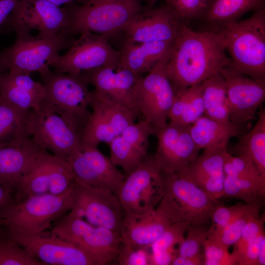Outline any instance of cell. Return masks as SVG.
<instances>
[{
  "label": "cell",
  "mask_w": 265,
  "mask_h": 265,
  "mask_svg": "<svg viewBox=\"0 0 265 265\" xmlns=\"http://www.w3.org/2000/svg\"><path fill=\"white\" fill-rule=\"evenodd\" d=\"M29 111L22 112L0 103V148L16 145L29 137L27 130Z\"/></svg>",
  "instance_id": "836d02e7"
},
{
  "label": "cell",
  "mask_w": 265,
  "mask_h": 265,
  "mask_svg": "<svg viewBox=\"0 0 265 265\" xmlns=\"http://www.w3.org/2000/svg\"><path fill=\"white\" fill-rule=\"evenodd\" d=\"M45 91L41 107L57 113L82 133L90 116L95 98L90 84L82 73L73 75L52 72L40 74Z\"/></svg>",
  "instance_id": "3957f363"
},
{
  "label": "cell",
  "mask_w": 265,
  "mask_h": 265,
  "mask_svg": "<svg viewBox=\"0 0 265 265\" xmlns=\"http://www.w3.org/2000/svg\"><path fill=\"white\" fill-rule=\"evenodd\" d=\"M172 265H204V256L201 253L183 257L177 256L172 261Z\"/></svg>",
  "instance_id": "c3c4849f"
},
{
  "label": "cell",
  "mask_w": 265,
  "mask_h": 265,
  "mask_svg": "<svg viewBox=\"0 0 265 265\" xmlns=\"http://www.w3.org/2000/svg\"><path fill=\"white\" fill-rule=\"evenodd\" d=\"M73 203V183L61 194L35 195L16 203L0 219V225L11 232L38 234L45 231L54 220L70 211Z\"/></svg>",
  "instance_id": "5b68a950"
},
{
  "label": "cell",
  "mask_w": 265,
  "mask_h": 265,
  "mask_svg": "<svg viewBox=\"0 0 265 265\" xmlns=\"http://www.w3.org/2000/svg\"><path fill=\"white\" fill-rule=\"evenodd\" d=\"M74 181V172L66 159L41 149L15 192V203L35 195L61 194Z\"/></svg>",
  "instance_id": "30bf717a"
},
{
  "label": "cell",
  "mask_w": 265,
  "mask_h": 265,
  "mask_svg": "<svg viewBox=\"0 0 265 265\" xmlns=\"http://www.w3.org/2000/svg\"><path fill=\"white\" fill-rule=\"evenodd\" d=\"M215 32L223 37L233 67L238 72L265 83V10L249 18L226 23Z\"/></svg>",
  "instance_id": "7a4b0ae2"
},
{
  "label": "cell",
  "mask_w": 265,
  "mask_h": 265,
  "mask_svg": "<svg viewBox=\"0 0 265 265\" xmlns=\"http://www.w3.org/2000/svg\"><path fill=\"white\" fill-rule=\"evenodd\" d=\"M264 240L265 234L263 231L247 245L239 257L237 265H257L258 255Z\"/></svg>",
  "instance_id": "bcb514c9"
},
{
  "label": "cell",
  "mask_w": 265,
  "mask_h": 265,
  "mask_svg": "<svg viewBox=\"0 0 265 265\" xmlns=\"http://www.w3.org/2000/svg\"><path fill=\"white\" fill-rule=\"evenodd\" d=\"M264 219L260 218L258 214L251 218L244 227L239 239L234 244V249L231 253L237 265L247 245L264 231Z\"/></svg>",
  "instance_id": "ee69618b"
},
{
  "label": "cell",
  "mask_w": 265,
  "mask_h": 265,
  "mask_svg": "<svg viewBox=\"0 0 265 265\" xmlns=\"http://www.w3.org/2000/svg\"><path fill=\"white\" fill-rule=\"evenodd\" d=\"M223 169L225 176H242L265 180L249 159L244 156H234L228 151L225 154Z\"/></svg>",
  "instance_id": "f35d334b"
},
{
  "label": "cell",
  "mask_w": 265,
  "mask_h": 265,
  "mask_svg": "<svg viewBox=\"0 0 265 265\" xmlns=\"http://www.w3.org/2000/svg\"><path fill=\"white\" fill-rule=\"evenodd\" d=\"M204 112L202 87L201 83L195 85L194 93L191 103L177 124L191 126L204 115Z\"/></svg>",
  "instance_id": "f6af8a7d"
},
{
  "label": "cell",
  "mask_w": 265,
  "mask_h": 265,
  "mask_svg": "<svg viewBox=\"0 0 265 265\" xmlns=\"http://www.w3.org/2000/svg\"><path fill=\"white\" fill-rule=\"evenodd\" d=\"M227 146L203 149L188 166L177 173L216 199L223 196L224 161Z\"/></svg>",
  "instance_id": "d4e9b609"
},
{
  "label": "cell",
  "mask_w": 265,
  "mask_h": 265,
  "mask_svg": "<svg viewBox=\"0 0 265 265\" xmlns=\"http://www.w3.org/2000/svg\"><path fill=\"white\" fill-rule=\"evenodd\" d=\"M6 231L18 244L46 265H100L84 251L51 232L28 234Z\"/></svg>",
  "instance_id": "ac0fdd59"
},
{
  "label": "cell",
  "mask_w": 265,
  "mask_h": 265,
  "mask_svg": "<svg viewBox=\"0 0 265 265\" xmlns=\"http://www.w3.org/2000/svg\"><path fill=\"white\" fill-rule=\"evenodd\" d=\"M91 107L92 110L81 136L83 143L94 146L98 147L101 142L108 144L134 123L137 117L132 110L95 95Z\"/></svg>",
  "instance_id": "d6986e66"
},
{
  "label": "cell",
  "mask_w": 265,
  "mask_h": 265,
  "mask_svg": "<svg viewBox=\"0 0 265 265\" xmlns=\"http://www.w3.org/2000/svg\"><path fill=\"white\" fill-rule=\"evenodd\" d=\"M51 2L60 6L72 2H77L80 5H83L89 2L90 0H48Z\"/></svg>",
  "instance_id": "816d5d0a"
},
{
  "label": "cell",
  "mask_w": 265,
  "mask_h": 265,
  "mask_svg": "<svg viewBox=\"0 0 265 265\" xmlns=\"http://www.w3.org/2000/svg\"><path fill=\"white\" fill-rule=\"evenodd\" d=\"M218 32L195 31L185 24L170 51L166 71L175 94L232 64Z\"/></svg>",
  "instance_id": "6da1fadb"
},
{
  "label": "cell",
  "mask_w": 265,
  "mask_h": 265,
  "mask_svg": "<svg viewBox=\"0 0 265 265\" xmlns=\"http://www.w3.org/2000/svg\"><path fill=\"white\" fill-rule=\"evenodd\" d=\"M237 156L249 159L265 178V110L262 108L253 128L241 135L233 148Z\"/></svg>",
  "instance_id": "4dcf8cb0"
},
{
  "label": "cell",
  "mask_w": 265,
  "mask_h": 265,
  "mask_svg": "<svg viewBox=\"0 0 265 265\" xmlns=\"http://www.w3.org/2000/svg\"><path fill=\"white\" fill-rule=\"evenodd\" d=\"M16 34L14 43L1 52L8 61V72L29 75L34 72L42 74L49 71L47 63L75 41L71 36L61 32L46 37L24 32Z\"/></svg>",
  "instance_id": "8992f818"
},
{
  "label": "cell",
  "mask_w": 265,
  "mask_h": 265,
  "mask_svg": "<svg viewBox=\"0 0 265 265\" xmlns=\"http://www.w3.org/2000/svg\"><path fill=\"white\" fill-rule=\"evenodd\" d=\"M19 0H0V27L14 8Z\"/></svg>",
  "instance_id": "681fc988"
},
{
  "label": "cell",
  "mask_w": 265,
  "mask_h": 265,
  "mask_svg": "<svg viewBox=\"0 0 265 265\" xmlns=\"http://www.w3.org/2000/svg\"><path fill=\"white\" fill-rule=\"evenodd\" d=\"M41 149L30 137L16 145L0 148V184L10 189L14 195Z\"/></svg>",
  "instance_id": "4316f807"
},
{
  "label": "cell",
  "mask_w": 265,
  "mask_h": 265,
  "mask_svg": "<svg viewBox=\"0 0 265 265\" xmlns=\"http://www.w3.org/2000/svg\"><path fill=\"white\" fill-rule=\"evenodd\" d=\"M190 127L169 122L155 129L158 144L154 159L161 174L183 170L199 155L201 149L190 135Z\"/></svg>",
  "instance_id": "e0dca14e"
},
{
  "label": "cell",
  "mask_w": 265,
  "mask_h": 265,
  "mask_svg": "<svg viewBox=\"0 0 265 265\" xmlns=\"http://www.w3.org/2000/svg\"><path fill=\"white\" fill-rule=\"evenodd\" d=\"M74 203L69 214L93 226L120 234L124 211L118 196L110 191L73 183Z\"/></svg>",
  "instance_id": "9a60e30c"
},
{
  "label": "cell",
  "mask_w": 265,
  "mask_h": 265,
  "mask_svg": "<svg viewBox=\"0 0 265 265\" xmlns=\"http://www.w3.org/2000/svg\"><path fill=\"white\" fill-rule=\"evenodd\" d=\"M120 265H151L149 247H137L121 242L116 260Z\"/></svg>",
  "instance_id": "7bdbcfd3"
},
{
  "label": "cell",
  "mask_w": 265,
  "mask_h": 265,
  "mask_svg": "<svg viewBox=\"0 0 265 265\" xmlns=\"http://www.w3.org/2000/svg\"><path fill=\"white\" fill-rule=\"evenodd\" d=\"M27 130L36 145L66 160L82 143L80 131L57 113L43 107L29 112Z\"/></svg>",
  "instance_id": "7c38bea8"
},
{
  "label": "cell",
  "mask_w": 265,
  "mask_h": 265,
  "mask_svg": "<svg viewBox=\"0 0 265 265\" xmlns=\"http://www.w3.org/2000/svg\"><path fill=\"white\" fill-rule=\"evenodd\" d=\"M82 74L95 87L93 92L97 97L120 104L136 114L132 104V95L141 75L118 66L100 67Z\"/></svg>",
  "instance_id": "603a6c76"
},
{
  "label": "cell",
  "mask_w": 265,
  "mask_h": 265,
  "mask_svg": "<svg viewBox=\"0 0 265 265\" xmlns=\"http://www.w3.org/2000/svg\"><path fill=\"white\" fill-rule=\"evenodd\" d=\"M9 66L7 59L3 53L0 52V76L8 71Z\"/></svg>",
  "instance_id": "f907efd6"
},
{
  "label": "cell",
  "mask_w": 265,
  "mask_h": 265,
  "mask_svg": "<svg viewBox=\"0 0 265 265\" xmlns=\"http://www.w3.org/2000/svg\"><path fill=\"white\" fill-rule=\"evenodd\" d=\"M262 0H209L202 15L203 20L216 31L223 25L235 21L252 10L263 7Z\"/></svg>",
  "instance_id": "f546056e"
},
{
  "label": "cell",
  "mask_w": 265,
  "mask_h": 265,
  "mask_svg": "<svg viewBox=\"0 0 265 265\" xmlns=\"http://www.w3.org/2000/svg\"><path fill=\"white\" fill-rule=\"evenodd\" d=\"M173 43H126L120 52L118 67L129 70L137 75L149 72L169 53Z\"/></svg>",
  "instance_id": "83f0119b"
},
{
  "label": "cell",
  "mask_w": 265,
  "mask_h": 265,
  "mask_svg": "<svg viewBox=\"0 0 265 265\" xmlns=\"http://www.w3.org/2000/svg\"><path fill=\"white\" fill-rule=\"evenodd\" d=\"M204 115L214 120H230L225 80L218 72L201 82Z\"/></svg>",
  "instance_id": "1f68e13d"
},
{
  "label": "cell",
  "mask_w": 265,
  "mask_h": 265,
  "mask_svg": "<svg viewBox=\"0 0 265 265\" xmlns=\"http://www.w3.org/2000/svg\"><path fill=\"white\" fill-rule=\"evenodd\" d=\"M186 221L175 200L164 194L155 210L145 214L124 213L120 235L122 242L149 247L171 225Z\"/></svg>",
  "instance_id": "5bb4252c"
},
{
  "label": "cell",
  "mask_w": 265,
  "mask_h": 265,
  "mask_svg": "<svg viewBox=\"0 0 265 265\" xmlns=\"http://www.w3.org/2000/svg\"><path fill=\"white\" fill-rule=\"evenodd\" d=\"M263 0V1H264V0Z\"/></svg>",
  "instance_id": "db71d44e"
},
{
  "label": "cell",
  "mask_w": 265,
  "mask_h": 265,
  "mask_svg": "<svg viewBox=\"0 0 265 265\" xmlns=\"http://www.w3.org/2000/svg\"><path fill=\"white\" fill-rule=\"evenodd\" d=\"M219 72L225 81L230 120L242 124L253 119L265 99V83L238 72L232 64Z\"/></svg>",
  "instance_id": "ffe728a7"
},
{
  "label": "cell",
  "mask_w": 265,
  "mask_h": 265,
  "mask_svg": "<svg viewBox=\"0 0 265 265\" xmlns=\"http://www.w3.org/2000/svg\"><path fill=\"white\" fill-rule=\"evenodd\" d=\"M184 24L167 5L141 13L124 29L126 43L173 42Z\"/></svg>",
  "instance_id": "7402d4cb"
},
{
  "label": "cell",
  "mask_w": 265,
  "mask_h": 265,
  "mask_svg": "<svg viewBox=\"0 0 265 265\" xmlns=\"http://www.w3.org/2000/svg\"><path fill=\"white\" fill-rule=\"evenodd\" d=\"M265 195V180L242 176H225L222 197L238 199L245 203H262Z\"/></svg>",
  "instance_id": "e575fe53"
},
{
  "label": "cell",
  "mask_w": 265,
  "mask_h": 265,
  "mask_svg": "<svg viewBox=\"0 0 265 265\" xmlns=\"http://www.w3.org/2000/svg\"><path fill=\"white\" fill-rule=\"evenodd\" d=\"M188 221L172 224L150 246L151 265H171L178 256V246L184 240Z\"/></svg>",
  "instance_id": "d6a6232c"
},
{
  "label": "cell",
  "mask_w": 265,
  "mask_h": 265,
  "mask_svg": "<svg viewBox=\"0 0 265 265\" xmlns=\"http://www.w3.org/2000/svg\"><path fill=\"white\" fill-rule=\"evenodd\" d=\"M0 265H46L18 244L0 225Z\"/></svg>",
  "instance_id": "d590c367"
},
{
  "label": "cell",
  "mask_w": 265,
  "mask_h": 265,
  "mask_svg": "<svg viewBox=\"0 0 265 265\" xmlns=\"http://www.w3.org/2000/svg\"><path fill=\"white\" fill-rule=\"evenodd\" d=\"M45 94L43 84L29 75L8 71L0 76V103L21 112L40 109Z\"/></svg>",
  "instance_id": "484cf974"
},
{
  "label": "cell",
  "mask_w": 265,
  "mask_h": 265,
  "mask_svg": "<svg viewBox=\"0 0 265 265\" xmlns=\"http://www.w3.org/2000/svg\"><path fill=\"white\" fill-rule=\"evenodd\" d=\"M51 232L84 251L100 265H108L116 260L122 242L119 233L93 226L69 213L59 221Z\"/></svg>",
  "instance_id": "9c48e42d"
},
{
  "label": "cell",
  "mask_w": 265,
  "mask_h": 265,
  "mask_svg": "<svg viewBox=\"0 0 265 265\" xmlns=\"http://www.w3.org/2000/svg\"><path fill=\"white\" fill-rule=\"evenodd\" d=\"M265 265V240L262 244L258 257L257 259V265Z\"/></svg>",
  "instance_id": "f5cc1de1"
},
{
  "label": "cell",
  "mask_w": 265,
  "mask_h": 265,
  "mask_svg": "<svg viewBox=\"0 0 265 265\" xmlns=\"http://www.w3.org/2000/svg\"><path fill=\"white\" fill-rule=\"evenodd\" d=\"M205 265H234L236 262L228 248L220 242L208 238L203 245Z\"/></svg>",
  "instance_id": "b9f144b4"
},
{
  "label": "cell",
  "mask_w": 265,
  "mask_h": 265,
  "mask_svg": "<svg viewBox=\"0 0 265 265\" xmlns=\"http://www.w3.org/2000/svg\"><path fill=\"white\" fill-rule=\"evenodd\" d=\"M154 132V127L144 120L128 126L108 144L111 161L126 175L130 174L148 155L149 137Z\"/></svg>",
  "instance_id": "cb8c5ba5"
},
{
  "label": "cell",
  "mask_w": 265,
  "mask_h": 265,
  "mask_svg": "<svg viewBox=\"0 0 265 265\" xmlns=\"http://www.w3.org/2000/svg\"><path fill=\"white\" fill-rule=\"evenodd\" d=\"M64 5L69 21L61 32L71 36L84 31L107 36L124 30L142 11L139 0H90L83 5Z\"/></svg>",
  "instance_id": "277c9868"
},
{
  "label": "cell",
  "mask_w": 265,
  "mask_h": 265,
  "mask_svg": "<svg viewBox=\"0 0 265 265\" xmlns=\"http://www.w3.org/2000/svg\"><path fill=\"white\" fill-rule=\"evenodd\" d=\"M77 183L110 191L117 196L125 176L98 149L82 142L80 148L69 157Z\"/></svg>",
  "instance_id": "2e32d148"
},
{
  "label": "cell",
  "mask_w": 265,
  "mask_h": 265,
  "mask_svg": "<svg viewBox=\"0 0 265 265\" xmlns=\"http://www.w3.org/2000/svg\"><path fill=\"white\" fill-rule=\"evenodd\" d=\"M107 36L84 31L69 51L47 63L60 73L79 75L83 72L106 66H118L120 52L109 44Z\"/></svg>",
  "instance_id": "4fadbf2b"
},
{
  "label": "cell",
  "mask_w": 265,
  "mask_h": 265,
  "mask_svg": "<svg viewBox=\"0 0 265 265\" xmlns=\"http://www.w3.org/2000/svg\"><path fill=\"white\" fill-rule=\"evenodd\" d=\"M169 53L159 61L146 77H140L132 95V104L137 115H142L144 120L154 129L162 128L168 123V112L175 97L166 71Z\"/></svg>",
  "instance_id": "52a82bcc"
},
{
  "label": "cell",
  "mask_w": 265,
  "mask_h": 265,
  "mask_svg": "<svg viewBox=\"0 0 265 265\" xmlns=\"http://www.w3.org/2000/svg\"><path fill=\"white\" fill-rule=\"evenodd\" d=\"M167 6L183 23L200 17L205 10L209 0H165Z\"/></svg>",
  "instance_id": "60d3db41"
},
{
  "label": "cell",
  "mask_w": 265,
  "mask_h": 265,
  "mask_svg": "<svg viewBox=\"0 0 265 265\" xmlns=\"http://www.w3.org/2000/svg\"><path fill=\"white\" fill-rule=\"evenodd\" d=\"M165 192L175 200L184 218L191 224H208L218 199L177 173L162 175Z\"/></svg>",
  "instance_id": "44dd1931"
},
{
  "label": "cell",
  "mask_w": 265,
  "mask_h": 265,
  "mask_svg": "<svg viewBox=\"0 0 265 265\" xmlns=\"http://www.w3.org/2000/svg\"><path fill=\"white\" fill-rule=\"evenodd\" d=\"M209 229L208 224H189L186 230V236L178 246V256L188 257L201 253L208 238Z\"/></svg>",
  "instance_id": "74e56055"
},
{
  "label": "cell",
  "mask_w": 265,
  "mask_h": 265,
  "mask_svg": "<svg viewBox=\"0 0 265 265\" xmlns=\"http://www.w3.org/2000/svg\"><path fill=\"white\" fill-rule=\"evenodd\" d=\"M262 203H245L243 208L231 220L216 237H208L216 240L229 248L239 239L242 230L252 217L259 214Z\"/></svg>",
  "instance_id": "8d00e7d4"
},
{
  "label": "cell",
  "mask_w": 265,
  "mask_h": 265,
  "mask_svg": "<svg viewBox=\"0 0 265 265\" xmlns=\"http://www.w3.org/2000/svg\"><path fill=\"white\" fill-rule=\"evenodd\" d=\"M244 204L239 203L226 207L220 204L217 205L211 212L208 237H214L218 235L231 220L244 206Z\"/></svg>",
  "instance_id": "ab89813d"
},
{
  "label": "cell",
  "mask_w": 265,
  "mask_h": 265,
  "mask_svg": "<svg viewBox=\"0 0 265 265\" xmlns=\"http://www.w3.org/2000/svg\"><path fill=\"white\" fill-rule=\"evenodd\" d=\"M164 191L163 176L155 164L154 157L147 155L125 176L117 196L124 213L145 214L155 210Z\"/></svg>",
  "instance_id": "ba28073f"
},
{
  "label": "cell",
  "mask_w": 265,
  "mask_h": 265,
  "mask_svg": "<svg viewBox=\"0 0 265 265\" xmlns=\"http://www.w3.org/2000/svg\"><path fill=\"white\" fill-rule=\"evenodd\" d=\"M15 204L13 192L0 184V219L4 217Z\"/></svg>",
  "instance_id": "7dc6e473"
},
{
  "label": "cell",
  "mask_w": 265,
  "mask_h": 265,
  "mask_svg": "<svg viewBox=\"0 0 265 265\" xmlns=\"http://www.w3.org/2000/svg\"><path fill=\"white\" fill-rule=\"evenodd\" d=\"M241 125L230 120L218 121L203 115L190 126L189 132L200 149L227 146L231 138L241 134Z\"/></svg>",
  "instance_id": "f1b7e54d"
},
{
  "label": "cell",
  "mask_w": 265,
  "mask_h": 265,
  "mask_svg": "<svg viewBox=\"0 0 265 265\" xmlns=\"http://www.w3.org/2000/svg\"><path fill=\"white\" fill-rule=\"evenodd\" d=\"M69 14L66 7L48 0H19L0 27V34L38 31V36H49L64 30L68 26Z\"/></svg>",
  "instance_id": "8fae6325"
}]
</instances>
